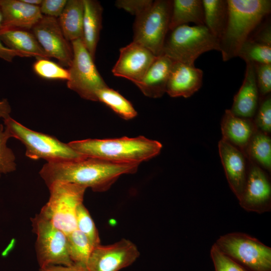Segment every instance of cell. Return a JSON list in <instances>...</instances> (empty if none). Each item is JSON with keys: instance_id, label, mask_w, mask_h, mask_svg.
<instances>
[{"instance_id": "obj_37", "label": "cell", "mask_w": 271, "mask_h": 271, "mask_svg": "<svg viewBox=\"0 0 271 271\" xmlns=\"http://www.w3.org/2000/svg\"><path fill=\"white\" fill-rule=\"evenodd\" d=\"M67 0H43L40 6L42 14L44 16L58 19L62 14Z\"/></svg>"}, {"instance_id": "obj_17", "label": "cell", "mask_w": 271, "mask_h": 271, "mask_svg": "<svg viewBox=\"0 0 271 271\" xmlns=\"http://www.w3.org/2000/svg\"><path fill=\"white\" fill-rule=\"evenodd\" d=\"M3 29H32L43 17L40 7L29 5L22 0H0Z\"/></svg>"}, {"instance_id": "obj_27", "label": "cell", "mask_w": 271, "mask_h": 271, "mask_svg": "<svg viewBox=\"0 0 271 271\" xmlns=\"http://www.w3.org/2000/svg\"><path fill=\"white\" fill-rule=\"evenodd\" d=\"M97 100L100 101L124 119L135 117L137 112L131 103L117 91L108 86L96 92Z\"/></svg>"}, {"instance_id": "obj_36", "label": "cell", "mask_w": 271, "mask_h": 271, "mask_svg": "<svg viewBox=\"0 0 271 271\" xmlns=\"http://www.w3.org/2000/svg\"><path fill=\"white\" fill-rule=\"evenodd\" d=\"M153 2L152 0H117L115 1V5L137 17L149 8Z\"/></svg>"}, {"instance_id": "obj_25", "label": "cell", "mask_w": 271, "mask_h": 271, "mask_svg": "<svg viewBox=\"0 0 271 271\" xmlns=\"http://www.w3.org/2000/svg\"><path fill=\"white\" fill-rule=\"evenodd\" d=\"M202 4L205 26L219 40L227 21V0H202Z\"/></svg>"}, {"instance_id": "obj_13", "label": "cell", "mask_w": 271, "mask_h": 271, "mask_svg": "<svg viewBox=\"0 0 271 271\" xmlns=\"http://www.w3.org/2000/svg\"><path fill=\"white\" fill-rule=\"evenodd\" d=\"M156 57L148 49L132 41L120 49L119 58L112 73L136 84L143 78Z\"/></svg>"}, {"instance_id": "obj_19", "label": "cell", "mask_w": 271, "mask_h": 271, "mask_svg": "<svg viewBox=\"0 0 271 271\" xmlns=\"http://www.w3.org/2000/svg\"><path fill=\"white\" fill-rule=\"evenodd\" d=\"M173 61L164 54L157 56L143 78L135 84L145 96L157 98L166 93Z\"/></svg>"}, {"instance_id": "obj_23", "label": "cell", "mask_w": 271, "mask_h": 271, "mask_svg": "<svg viewBox=\"0 0 271 271\" xmlns=\"http://www.w3.org/2000/svg\"><path fill=\"white\" fill-rule=\"evenodd\" d=\"M190 22L205 26L202 1H172L169 31Z\"/></svg>"}, {"instance_id": "obj_9", "label": "cell", "mask_w": 271, "mask_h": 271, "mask_svg": "<svg viewBox=\"0 0 271 271\" xmlns=\"http://www.w3.org/2000/svg\"><path fill=\"white\" fill-rule=\"evenodd\" d=\"M71 43L73 57L68 69L69 77L67 81V87L83 99L97 101L96 92L108 86L98 71L82 39Z\"/></svg>"}, {"instance_id": "obj_15", "label": "cell", "mask_w": 271, "mask_h": 271, "mask_svg": "<svg viewBox=\"0 0 271 271\" xmlns=\"http://www.w3.org/2000/svg\"><path fill=\"white\" fill-rule=\"evenodd\" d=\"M218 150L229 186L239 200L245 185L248 171L245 154L222 139L218 143Z\"/></svg>"}, {"instance_id": "obj_11", "label": "cell", "mask_w": 271, "mask_h": 271, "mask_svg": "<svg viewBox=\"0 0 271 271\" xmlns=\"http://www.w3.org/2000/svg\"><path fill=\"white\" fill-rule=\"evenodd\" d=\"M140 255L134 243L122 238L111 244L94 247L86 265L88 271H119L131 265Z\"/></svg>"}, {"instance_id": "obj_43", "label": "cell", "mask_w": 271, "mask_h": 271, "mask_svg": "<svg viewBox=\"0 0 271 271\" xmlns=\"http://www.w3.org/2000/svg\"><path fill=\"white\" fill-rule=\"evenodd\" d=\"M3 29V17L0 7V30Z\"/></svg>"}, {"instance_id": "obj_26", "label": "cell", "mask_w": 271, "mask_h": 271, "mask_svg": "<svg viewBox=\"0 0 271 271\" xmlns=\"http://www.w3.org/2000/svg\"><path fill=\"white\" fill-rule=\"evenodd\" d=\"M245 152L259 166L270 171L271 140L267 134L257 130L252 137Z\"/></svg>"}, {"instance_id": "obj_14", "label": "cell", "mask_w": 271, "mask_h": 271, "mask_svg": "<svg viewBox=\"0 0 271 271\" xmlns=\"http://www.w3.org/2000/svg\"><path fill=\"white\" fill-rule=\"evenodd\" d=\"M270 197L271 187L267 176L258 166L252 164L238 200L241 206L248 211L262 212L270 208Z\"/></svg>"}, {"instance_id": "obj_8", "label": "cell", "mask_w": 271, "mask_h": 271, "mask_svg": "<svg viewBox=\"0 0 271 271\" xmlns=\"http://www.w3.org/2000/svg\"><path fill=\"white\" fill-rule=\"evenodd\" d=\"M225 254L253 271H270L271 248L246 234L220 236L215 244Z\"/></svg>"}, {"instance_id": "obj_31", "label": "cell", "mask_w": 271, "mask_h": 271, "mask_svg": "<svg viewBox=\"0 0 271 271\" xmlns=\"http://www.w3.org/2000/svg\"><path fill=\"white\" fill-rule=\"evenodd\" d=\"M34 72L39 76L47 79L68 80L69 77L68 69H65L46 58L37 59L33 65Z\"/></svg>"}, {"instance_id": "obj_30", "label": "cell", "mask_w": 271, "mask_h": 271, "mask_svg": "<svg viewBox=\"0 0 271 271\" xmlns=\"http://www.w3.org/2000/svg\"><path fill=\"white\" fill-rule=\"evenodd\" d=\"M77 229L89 239L93 247L100 244L98 231L87 209L83 203L76 209Z\"/></svg>"}, {"instance_id": "obj_39", "label": "cell", "mask_w": 271, "mask_h": 271, "mask_svg": "<svg viewBox=\"0 0 271 271\" xmlns=\"http://www.w3.org/2000/svg\"><path fill=\"white\" fill-rule=\"evenodd\" d=\"M39 271H88V270L85 264L74 262L70 265H50L40 267Z\"/></svg>"}, {"instance_id": "obj_5", "label": "cell", "mask_w": 271, "mask_h": 271, "mask_svg": "<svg viewBox=\"0 0 271 271\" xmlns=\"http://www.w3.org/2000/svg\"><path fill=\"white\" fill-rule=\"evenodd\" d=\"M50 197L39 213L66 235L77 229L76 209L83 203L86 188L55 182L48 186Z\"/></svg>"}, {"instance_id": "obj_16", "label": "cell", "mask_w": 271, "mask_h": 271, "mask_svg": "<svg viewBox=\"0 0 271 271\" xmlns=\"http://www.w3.org/2000/svg\"><path fill=\"white\" fill-rule=\"evenodd\" d=\"M202 80V70L194 65L173 61L166 92L172 97H189L201 88Z\"/></svg>"}, {"instance_id": "obj_33", "label": "cell", "mask_w": 271, "mask_h": 271, "mask_svg": "<svg viewBox=\"0 0 271 271\" xmlns=\"http://www.w3.org/2000/svg\"><path fill=\"white\" fill-rule=\"evenodd\" d=\"M210 255L215 271H248L238 262L223 253L214 244Z\"/></svg>"}, {"instance_id": "obj_35", "label": "cell", "mask_w": 271, "mask_h": 271, "mask_svg": "<svg viewBox=\"0 0 271 271\" xmlns=\"http://www.w3.org/2000/svg\"><path fill=\"white\" fill-rule=\"evenodd\" d=\"M253 65L259 94L265 97L271 91V64Z\"/></svg>"}, {"instance_id": "obj_42", "label": "cell", "mask_w": 271, "mask_h": 271, "mask_svg": "<svg viewBox=\"0 0 271 271\" xmlns=\"http://www.w3.org/2000/svg\"><path fill=\"white\" fill-rule=\"evenodd\" d=\"M22 1L32 6L40 7L43 0H22Z\"/></svg>"}, {"instance_id": "obj_40", "label": "cell", "mask_w": 271, "mask_h": 271, "mask_svg": "<svg viewBox=\"0 0 271 271\" xmlns=\"http://www.w3.org/2000/svg\"><path fill=\"white\" fill-rule=\"evenodd\" d=\"M17 56L21 57L18 53L7 48L0 39V58L9 62H12Z\"/></svg>"}, {"instance_id": "obj_41", "label": "cell", "mask_w": 271, "mask_h": 271, "mask_svg": "<svg viewBox=\"0 0 271 271\" xmlns=\"http://www.w3.org/2000/svg\"><path fill=\"white\" fill-rule=\"evenodd\" d=\"M11 112L10 105L7 99H3L0 101V118L6 119L10 117Z\"/></svg>"}, {"instance_id": "obj_3", "label": "cell", "mask_w": 271, "mask_h": 271, "mask_svg": "<svg viewBox=\"0 0 271 271\" xmlns=\"http://www.w3.org/2000/svg\"><path fill=\"white\" fill-rule=\"evenodd\" d=\"M84 157L121 163L140 164L157 156L162 144L143 136L110 139H87L68 144Z\"/></svg>"}, {"instance_id": "obj_4", "label": "cell", "mask_w": 271, "mask_h": 271, "mask_svg": "<svg viewBox=\"0 0 271 271\" xmlns=\"http://www.w3.org/2000/svg\"><path fill=\"white\" fill-rule=\"evenodd\" d=\"M211 50L219 51V40L205 26L183 25L171 31L162 54L174 61L194 65L199 56Z\"/></svg>"}, {"instance_id": "obj_29", "label": "cell", "mask_w": 271, "mask_h": 271, "mask_svg": "<svg viewBox=\"0 0 271 271\" xmlns=\"http://www.w3.org/2000/svg\"><path fill=\"white\" fill-rule=\"evenodd\" d=\"M237 56L246 63L271 64V46L248 38L240 48Z\"/></svg>"}, {"instance_id": "obj_21", "label": "cell", "mask_w": 271, "mask_h": 271, "mask_svg": "<svg viewBox=\"0 0 271 271\" xmlns=\"http://www.w3.org/2000/svg\"><path fill=\"white\" fill-rule=\"evenodd\" d=\"M0 39L7 48L18 53L22 57H35L37 59L49 58L35 36L28 30L3 29L0 30Z\"/></svg>"}, {"instance_id": "obj_28", "label": "cell", "mask_w": 271, "mask_h": 271, "mask_svg": "<svg viewBox=\"0 0 271 271\" xmlns=\"http://www.w3.org/2000/svg\"><path fill=\"white\" fill-rule=\"evenodd\" d=\"M68 250L71 259L74 263L86 264L93 248L88 238L77 229L67 235Z\"/></svg>"}, {"instance_id": "obj_20", "label": "cell", "mask_w": 271, "mask_h": 271, "mask_svg": "<svg viewBox=\"0 0 271 271\" xmlns=\"http://www.w3.org/2000/svg\"><path fill=\"white\" fill-rule=\"evenodd\" d=\"M222 140L244 151L254 133L258 130L250 118L235 116L226 109L221 123Z\"/></svg>"}, {"instance_id": "obj_12", "label": "cell", "mask_w": 271, "mask_h": 271, "mask_svg": "<svg viewBox=\"0 0 271 271\" xmlns=\"http://www.w3.org/2000/svg\"><path fill=\"white\" fill-rule=\"evenodd\" d=\"M31 30L49 58L56 59L62 67H69L73 57L72 47L65 38L58 19L44 16Z\"/></svg>"}, {"instance_id": "obj_1", "label": "cell", "mask_w": 271, "mask_h": 271, "mask_svg": "<svg viewBox=\"0 0 271 271\" xmlns=\"http://www.w3.org/2000/svg\"><path fill=\"white\" fill-rule=\"evenodd\" d=\"M139 165L83 156L48 162L39 174L48 187L55 182L70 183L102 192L108 190L122 175L136 173Z\"/></svg>"}, {"instance_id": "obj_2", "label": "cell", "mask_w": 271, "mask_h": 271, "mask_svg": "<svg viewBox=\"0 0 271 271\" xmlns=\"http://www.w3.org/2000/svg\"><path fill=\"white\" fill-rule=\"evenodd\" d=\"M228 18L219 40L224 61L237 57L243 44L271 11L269 0H227Z\"/></svg>"}, {"instance_id": "obj_22", "label": "cell", "mask_w": 271, "mask_h": 271, "mask_svg": "<svg viewBox=\"0 0 271 271\" xmlns=\"http://www.w3.org/2000/svg\"><path fill=\"white\" fill-rule=\"evenodd\" d=\"M83 43L90 55L95 60L96 47L102 28L103 8L95 0H83Z\"/></svg>"}, {"instance_id": "obj_32", "label": "cell", "mask_w": 271, "mask_h": 271, "mask_svg": "<svg viewBox=\"0 0 271 271\" xmlns=\"http://www.w3.org/2000/svg\"><path fill=\"white\" fill-rule=\"evenodd\" d=\"M11 138L8 131L0 124V177L2 174L14 171L16 169L15 156L12 150L7 146V141Z\"/></svg>"}, {"instance_id": "obj_24", "label": "cell", "mask_w": 271, "mask_h": 271, "mask_svg": "<svg viewBox=\"0 0 271 271\" xmlns=\"http://www.w3.org/2000/svg\"><path fill=\"white\" fill-rule=\"evenodd\" d=\"M84 15L83 0H67L58 19L65 38L69 42L82 39Z\"/></svg>"}, {"instance_id": "obj_6", "label": "cell", "mask_w": 271, "mask_h": 271, "mask_svg": "<svg viewBox=\"0 0 271 271\" xmlns=\"http://www.w3.org/2000/svg\"><path fill=\"white\" fill-rule=\"evenodd\" d=\"M5 129L11 138L20 140L26 147V155L32 160L43 159L47 162L74 160L83 157L67 144L54 137L30 129L11 117L4 120Z\"/></svg>"}, {"instance_id": "obj_10", "label": "cell", "mask_w": 271, "mask_h": 271, "mask_svg": "<svg viewBox=\"0 0 271 271\" xmlns=\"http://www.w3.org/2000/svg\"><path fill=\"white\" fill-rule=\"evenodd\" d=\"M37 235L35 244L40 267L50 265H70L67 235L40 213L31 218Z\"/></svg>"}, {"instance_id": "obj_38", "label": "cell", "mask_w": 271, "mask_h": 271, "mask_svg": "<svg viewBox=\"0 0 271 271\" xmlns=\"http://www.w3.org/2000/svg\"><path fill=\"white\" fill-rule=\"evenodd\" d=\"M253 35H251L249 38L268 45L271 46V29L269 23L263 24L261 27H259L257 31L255 30Z\"/></svg>"}, {"instance_id": "obj_34", "label": "cell", "mask_w": 271, "mask_h": 271, "mask_svg": "<svg viewBox=\"0 0 271 271\" xmlns=\"http://www.w3.org/2000/svg\"><path fill=\"white\" fill-rule=\"evenodd\" d=\"M253 121L258 130L268 134L271 132V98L265 96L255 113Z\"/></svg>"}, {"instance_id": "obj_7", "label": "cell", "mask_w": 271, "mask_h": 271, "mask_svg": "<svg viewBox=\"0 0 271 271\" xmlns=\"http://www.w3.org/2000/svg\"><path fill=\"white\" fill-rule=\"evenodd\" d=\"M172 8V1L157 0L136 17L133 41L145 47L156 56L161 55L169 31Z\"/></svg>"}, {"instance_id": "obj_18", "label": "cell", "mask_w": 271, "mask_h": 271, "mask_svg": "<svg viewBox=\"0 0 271 271\" xmlns=\"http://www.w3.org/2000/svg\"><path fill=\"white\" fill-rule=\"evenodd\" d=\"M243 83L234 96L231 112L235 116L251 118L258 108L259 92L255 79L254 65L246 63Z\"/></svg>"}]
</instances>
